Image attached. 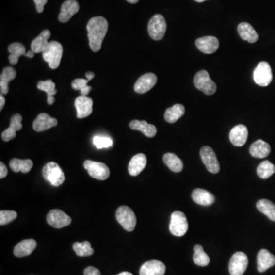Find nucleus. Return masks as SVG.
I'll use <instances>...</instances> for the list:
<instances>
[{
	"label": "nucleus",
	"instance_id": "39",
	"mask_svg": "<svg viewBox=\"0 0 275 275\" xmlns=\"http://www.w3.org/2000/svg\"><path fill=\"white\" fill-rule=\"evenodd\" d=\"M17 217V212L13 210L0 211V225L5 226L16 220Z\"/></svg>",
	"mask_w": 275,
	"mask_h": 275
},
{
	"label": "nucleus",
	"instance_id": "35",
	"mask_svg": "<svg viewBox=\"0 0 275 275\" xmlns=\"http://www.w3.org/2000/svg\"><path fill=\"white\" fill-rule=\"evenodd\" d=\"M194 250V254L193 259L195 264L198 266H207L210 262V259L208 255L204 252L203 247L200 244H196Z\"/></svg>",
	"mask_w": 275,
	"mask_h": 275
},
{
	"label": "nucleus",
	"instance_id": "14",
	"mask_svg": "<svg viewBox=\"0 0 275 275\" xmlns=\"http://www.w3.org/2000/svg\"><path fill=\"white\" fill-rule=\"evenodd\" d=\"M94 101L86 96H80L75 100L77 110V117L78 119H83L91 115L93 113Z\"/></svg>",
	"mask_w": 275,
	"mask_h": 275
},
{
	"label": "nucleus",
	"instance_id": "40",
	"mask_svg": "<svg viewBox=\"0 0 275 275\" xmlns=\"http://www.w3.org/2000/svg\"><path fill=\"white\" fill-rule=\"evenodd\" d=\"M94 144L98 149H102L111 147L113 142L109 137L95 136L94 138Z\"/></svg>",
	"mask_w": 275,
	"mask_h": 275
},
{
	"label": "nucleus",
	"instance_id": "31",
	"mask_svg": "<svg viewBox=\"0 0 275 275\" xmlns=\"http://www.w3.org/2000/svg\"><path fill=\"white\" fill-rule=\"evenodd\" d=\"M38 88L40 90L45 91L48 96V103L49 105L54 104L55 102L54 95L57 94L55 89V83L51 80H47L45 81H39L38 83Z\"/></svg>",
	"mask_w": 275,
	"mask_h": 275
},
{
	"label": "nucleus",
	"instance_id": "33",
	"mask_svg": "<svg viewBox=\"0 0 275 275\" xmlns=\"http://www.w3.org/2000/svg\"><path fill=\"white\" fill-rule=\"evenodd\" d=\"M163 161L169 169L174 172H180L183 170V162L173 153H166L163 157Z\"/></svg>",
	"mask_w": 275,
	"mask_h": 275
},
{
	"label": "nucleus",
	"instance_id": "2",
	"mask_svg": "<svg viewBox=\"0 0 275 275\" xmlns=\"http://www.w3.org/2000/svg\"><path fill=\"white\" fill-rule=\"evenodd\" d=\"M44 60L49 63L51 69H57L59 67L61 58L63 56V47L59 42H49L48 47L42 52Z\"/></svg>",
	"mask_w": 275,
	"mask_h": 275
},
{
	"label": "nucleus",
	"instance_id": "20",
	"mask_svg": "<svg viewBox=\"0 0 275 275\" xmlns=\"http://www.w3.org/2000/svg\"><path fill=\"white\" fill-rule=\"evenodd\" d=\"M58 125V120L51 118L50 115L46 113H41L37 116L35 120L33 122V129L34 131H44L50 129Z\"/></svg>",
	"mask_w": 275,
	"mask_h": 275
},
{
	"label": "nucleus",
	"instance_id": "19",
	"mask_svg": "<svg viewBox=\"0 0 275 275\" xmlns=\"http://www.w3.org/2000/svg\"><path fill=\"white\" fill-rule=\"evenodd\" d=\"M275 265V256L267 249L259 251L257 256V268L259 272H265Z\"/></svg>",
	"mask_w": 275,
	"mask_h": 275
},
{
	"label": "nucleus",
	"instance_id": "49",
	"mask_svg": "<svg viewBox=\"0 0 275 275\" xmlns=\"http://www.w3.org/2000/svg\"><path fill=\"white\" fill-rule=\"evenodd\" d=\"M133 275L132 274L130 273V272H123L122 273L119 274V275Z\"/></svg>",
	"mask_w": 275,
	"mask_h": 275
},
{
	"label": "nucleus",
	"instance_id": "37",
	"mask_svg": "<svg viewBox=\"0 0 275 275\" xmlns=\"http://www.w3.org/2000/svg\"><path fill=\"white\" fill-rule=\"evenodd\" d=\"M73 249L76 255L80 257H86L94 255V250L92 248L90 242L84 241L83 243H75L73 244Z\"/></svg>",
	"mask_w": 275,
	"mask_h": 275
},
{
	"label": "nucleus",
	"instance_id": "32",
	"mask_svg": "<svg viewBox=\"0 0 275 275\" xmlns=\"http://www.w3.org/2000/svg\"><path fill=\"white\" fill-rule=\"evenodd\" d=\"M256 207L259 212L268 216L270 220L275 222V204H274L272 201L266 199H262L257 202Z\"/></svg>",
	"mask_w": 275,
	"mask_h": 275
},
{
	"label": "nucleus",
	"instance_id": "23",
	"mask_svg": "<svg viewBox=\"0 0 275 275\" xmlns=\"http://www.w3.org/2000/svg\"><path fill=\"white\" fill-rule=\"evenodd\" d=\"M249 152L254 158L264 159L270 155L271 147L268 143L261 139H259L254 142L253 144L250 146Z\"/></svg>",
	"mask_w": 275,
	"mask_h": 275
},
{
	"label": "nucleus",
	"instance_id": "7",
	"mask_svg": "<svg viewBox=\"0 0 275 275\" xmlns=\"http://www.w3.org/2000/svg\"><path fill=\"white\" fill-rule=\"evenodd\" d=\"M167 30V23L162 15H155L148 23L147 31L150 37L155 41H159L164 38Z\"/></svg>",
	"mask_w": 275,
	"mask_h": 275
},
{
	"label": "nucleus",
	"instance_id": "42",
	"mask_svg": "<svg viewBox=\"0 0 275 275\" xmlns=\"http://www.w3.org/2000/svg\"><path fill=\"white\" fill-rule=\"evenodd\" d=\"M16 131L10 128V127L5 130L2 133V139L5 142H9V141L16 138Z\"/></svg>",
	"mask_w": 275,
	"mask_h": 275
},
{
	"label": "nucleus",
	"instance_id": "11",
	"mask_svg": "<svg viewBox=\"0 0 275 275\" xmlns=\"http://www.w3.org/2000/svg\"><path fill=\"white\" fill-rule=\"evenodd\" d=\"M200 157L203 164L210 172L212 174H217L220 172V163L218 162L216 153L209 146H204L200 150Z\"/></svg>",
	"mask_w": 275,
	"mask_h": 275
},
{
	"label": "nucleus",
	"instance_id": "3",
	"mask_svg": "<svg viewBox=\"0 0 275 275\" xmlns=\"http://www.w3.org/2000/svg\"><path fill=\"white\" fill-rule=\"evenodd\" d=\"M115 218L118 223L128 232H132L136 226L137 220L135 214L129 207L122 206L117 209Z\"/></svg>",
	"mask_w": 275,
	"mask_h": 275
},
{
	"label": "nucleus",
	"instance_id": "47",
	"mask_svg": "<svg viewBox=\"0 0 275 275\" xmlns=\"http://www.w3.org/2000/svg\"><path fill=\"white\" fill-rule=\"evenodd\" d=\"M94 77H95V74L93 72H87L86 74V80H88L89 81H91Z\"/></svg>",
	"mask_w": 275,
	"mask_h": 275
},
{
	"label": "nucleus",
	"instance_id": "25",
	"mask_svg": "<svg viewBox=\"0 0 275 275\" xmlns=\"http://www.w3.org/2000/svg\"><path fill=\"white\" fill-rule=\"evenodd\" d=\"M50 35L51 34L50 31L45 29L36 38L33 40L31 45V49L34 54L43 52L49 45V39Z\"/></svg>",
	"mask_w": 275,
	"mask_h": 275
},
{
	"label": "nucleus",
	"instance_id": "21",
	"mask_svg": "<svg viewBox=\"0 0 275 275\" xmlns=\"http://www.w3.org/2000/svg\"><path fill=\"white\" fill-rule=\"evenodd\" d=\"M37 246V243L34 239H25L20 242L14 248V255L18 258L25 257L32 253Z\"/></svg>",
	"mask_w": 275,
	"mask_h": 275
},
{
	"label": "nucleus",
	"instance_id": "38",
	"mask_svg": "<svg viewBox=\"0 0 275 275\" xmlns=\"http://www.w3.org/2000/svg\"><path fill=\"white\" fill-rule=\"evenodd\" d=\"M88 80L78 78L72 82V88L74 90H81L82 96H87L91 90V86H88Z\"/></svg>",
	"mask_w": 275,
	"mask_h": 275
},
{
	"label": "nucleus",
	"instance_id": "46",
	"mask_svg": "<svg viewBox=\"0 0 275 275\" xmlns=\"http://www.w3.org/2000/svg\"><path fill=\"white\" fill-rule=\"evenodd\" d=\"M0 111H2V109H3L4 105H5V103H6V100H5V97H4L3 95L1 94L0 96Z\"/></svg>",
	"mask_w": 275,
	"mask_h": 275
},
{
	"label": "nucleus",
	"instance_id": "9",
	"mask_svg": "<svg viewBox=\"0 0 275 275\" xmlns=\"http://www.w3.org/2000/svg\"><path fill=\"white\" fill-rule=\"evenodd\" d=\"M83 166L89 175L97 180H105L110 177V169L103 163L86 160L83 163Z\"/></svg>",
	"mask_w": 275,
	"mask_h": 275
},
{
	"label": "nucleus",
	"instance_id": "13",
	"mask_svg": "<svg viewBox=\"0 0 275 275\" xmlns=\"http://www.w3.org/2000/svg\"><path fill=\"white\" fill-rule=\"evenodd\" d=\"M157 81H158V78L155 74L147 73V74H143L136 81L134 86V90L138 94H146L155 86Z\"/></svg>",
	"mask_w": 275,
	"mask_h": 275
},
{
	"label": "nucleus",
	"instance_id": "10",
	"mask_svg": "<svg viewBox=\"0 0 275 275\" xmlns=\"http://www.w3.org/2000/svg\"><path fill=\"white\" fill-rule=\"evenodd\" d=\"M248 264V256L244 252L234 254L228 264V271L231 275H243L246 271Z\"/></svg>",
	"mask_w": 275,
	"mask_h": 275
},
{
	"label": "nucleus",
	"instance_id": "43",
	"mask_svg": "<svg viewBox=\"0 0 275 275\" xmlns=\"http://www.w3.org/2000/svg\"><path fill=\"white\" fill-rule=\"evenodd\" d=\"M35 6H36L37 12L42 13L44 11V7L48 2V0H34Z\"/></svg>",
	"mask_w": 275,
	"mask_h": 275
},
{
	"label": "nucleus",
	"instance_id": "24",
	"mask_svg": "<svg viewBox=\"0 0 275 275\" xmlns=\"http://www.w3.org/2000/svg\"><path fill=\"white\" fill-rule=\"evenodd\" d=\"M238 32L242 39L249 43H255L259 40V34L250 24L242 22L238 26Z\"/></svg>",
	"mask_w": 275,
	"mask_h": 275
},
{
	"label": "nucleus",
	"instance_id": "50",
	"mask_svg": "<svg viewBox=\"0 0 275 275\" xmlns=\"http://www.w3.org/2000/svg\"><path fill=\"white\" fill-rule=\"evenodd\" d=\"M139 0H127V2H129L131 4H135L139 2Z\"/></svg>",
	"mask_w": 275,
	"mask_h": 275
},
{
	"label": "nucleus",
	"instance_id": "17",
	"mask_svg": "<svg viewBox=\"0 0 275 275\" xmlns=\"http://www.w3.org/2000/svg\"><path fill=\"white\" fill-rule=\"evenodd\" d=\"M79 9V3L76 0H67L61 6L58 19L62 23H66L74 15L78 13Z\"/></svg>",
	"mask_w": 275,
	"mask_h": 275
},
{
	"label": "nucleus",
	"instance_id": "8",
	"mask_svg": "<svg viewBox=\"0 0 275 275\" xmlns=\"http://www.w3.org/2000/svg\"><path fill=\"white\" fill-rule=\"evenodd\" d=\"M253 78L256 84L260 86H268L272 83L273 76L269 64L266 61L260 62L254 70Z\"/></svg>",
	"mask_w": 275,
	"mask_h": 275
},
{
	"label": "nucleus",
	"instance_id": "4",
	"mask_svg": "<svg viewBox=\"0 0 275 275\" xmlns=\"http://www.w3.org/2000/svg\"><path fill=\"white\" fill-rule=\"evenodd\" d=\"M42 175L45 180L50 182L54 187H59L65 180L63 171L55 162H49L46 164L42 170Z\"/></svg>",
	"mask_w": 275,
	"mask_h": 275
},
{
	"label": "nucleus",
	"instance_id": "30",
	"mask_svg": "<svg viewBox=\"0 0 275 275\" xmlns=\"http://www.w3.org/2000/svg\"><path fill=\"white\" fill-rule=\"evenodd\" d=\"M185 113V107L181 104H175L167 109L164 113V119L169 123H175Z\"/></svg>",
	"mask_w": 275,
	"mask_h": 275
},
{
	"label": "nucleus",
	"instance_id": "45",
	"mask_svg": "<svg viewBox=\"0 0 275 275\" xmlns=\"http://www.w3.org/2000/svg\"><path fill=\"white\" fill-rule=\"evenodd\" d=\"M7 167H6V165L2 162H0V178L3 179V178L7 176Z\"/></svg>",
	"mask_w": 275,
	"mask_h": 275
},
{
	"label": "nucleus",
	"instance_id": "22",
	"mask_svg": "<svg viewBox=\"0 0 275 275\" xmlns=\"http://www.w3.org/2000/svg\"><path fill=\"white\" fill-rule=\"evenodd\" d=\"M147 164V158L144 154H138L132 157L129 164V173L131 176L139 175Z\"/></svg>",
	"mask_w": 275,
	"mask_h": 275
},
{
	"label": "nucleus",
	"instance_id": "48",
	"mask_svg": "<svg viewBox=\"0 0 275 275\" xmlns=\"http://www.w3.org/2000/svg\"><path fill=\"white\" fill-rule=\"evenodd\" d=\"M34 53L33 52L32 50H31L30 51H28L27 56H26V57L29 58H34Z\"/></svg>",
	"mask_w": 275,
	"mask_h": 275
},
{
	"label": "nucleus",
	"instance_id": "34",
	"mask_svg": "<svg viewBox=\"0 0 275 275\" xmlns=\"http://www.w3.org/2000/svg\"><path fill=\"white\" fill-rule=\"evenodd\" d=\"M9 166L14 172L18 173L22 171L24 174H26L32 168L33 162L30 159L21 160V159H13L9 162Z\"/></svg>",
	"mask_w": 275,
	"mask_h": 275
},
{
	"label": "nucleus",
	"instance_id": "36",
	"mask_svg": "<svg viewBox=\"0 0 275 275\" xmlns=\"http://www.w3.org/2000/svg\"><path fill=\"white\" fill-rule=\"evenodd\" d=\"M275 173V166L269 161H264L257 167V175L261 179H268Z\"/></svg>",
	"mask_w": 275,
	"mask_h": 275
},
{
	"label": "nucleus",
	"instance_id": "16",
	"mask_svg": "<svg viewBox=\"0 0 275 275\" xmlns=\"http://www.w3.org/2000/svg\"><path fill=\"white\" fill-rule=\"evenodd\" d=\"M248 136V129L244 125H237L229 132L231 143L236 147L244 146L246 143Z\"/></svg>",
	"mask_w": 275,
	"mask_h": 275
},
{
	"label": "nucleus",
	"instance_id": "6",
	"mask_svg": "<svg viewBox=\"0 0 275 275\" xmlns=\"http://www.w3.org/2000/svg\"><path fill=\"white\" fill-rule=\"evenodd\" d=\"M194 83L197 90H201L206 95H212L216 91V85L210 77L207 70H200L196 73Z\"/></svg>",
	"mask_w": 275,
	"mask_h": 275
},
{
	"label": "nucleus",
	"instance_id": "18",
	"mask_svg": "<svg viewBox=\"0 0 275 275\" xmlns=\"http://www.w3.org/2000/svg\"><path fill=\"white\" fill-rule=\"evenodd\" d=\"M166 267L164 263L157 260H151L144 263L139 271L140 275H164Z\"/></svg>",
	"mask_w": 275,
	"mask_h": 275
},
{
	"label": "nucleus",
	"instance_id": "26",
	"mask_svg": "<svg viewBox=\"0 0 275 275\" xmlns=\"http://www.w3.org/2000/svg\"><path fill=\"white\" fill-rule=\"evenodd\" d=\"M192 199L195 203L201 206H210L215 202V197L210 192L200 188L194 190Z\"/></svg>",
	"mask_w": 275,
	"mask_h": 275
},
{
	"label": "nucleus",
	"instance_id": "15",
	"mask_svg": "<svg viewBox=\"0 0 275 275\" xmlns=\"http://www.w3.org/2000/svg\"><path fill=\"white\" fill-rule=\"evenodd\" d=\"M196 45L201 52L210 54H213L218 50L220 42L216 37L205 36L196 39Z\"/></svg>",
	"mask_w": 275,
	"mask_h": 275
},
{
	"label": "nucleus",
	"instance_id": "1",
	"mask_svg": "<svg viewBox=\"0 0 275 275\" xmlns=\"http://www.w3.org/2000/svg\"><path fill=\"white\" fill-rule=\"evenodd\" d=\"M108 26L107 20L102 16L94 17L87 23L86 29L88 32L90 49L94 52H98L100 50L108 31Z\"/></svg>",
	"mask_w": 275,
	"mask_h": 275
},
{
	"label": "nucleus",
	"instance_id": "51",
	"mask_svg": "<svg viewBox=\"0 0 275 275\" xmlns=\"http://www.w3.org/2000/svg\"><path fill=\"white\" fill-rule=\"evenodd\" d=\"M195 1L197 2H204V1H206V0H195Z\"/></svg>",
	"mask_w": 275,
	"mask_h": 275
},
{
	"label": "nucleus",
	"instance_id": "12",
	"mask_svg": "<svg viewBox=\"0 0 275 275\" xmlns=\"http://www.w3.org/2000/svg\"><path fill=\"white\" fill-rule=\"evenodd\" d=\"M72 220L70 216L61 210H52L47 216V223L50 226L55 228H61L70 225Z\"/></svg>",
	"mask_w": 275,
	"mask_h": 275
},
{
	"label": "nucleus",
	"instance_id": "41",
	"mask_svg": "<svg viewBox=\"0 0 275 275\" xmlns=\"http://www.w3.org/2000/svg\"><path fill=\"white\" fill-rule=\"evenodd\" d=\"M22 117L19 114H15L11 118L10 121V128L13 129L16 131H20L22 129Z\"/></svg>",
	"mask_w": 275,
	"mask_h": 275
},
{
	"label": "nucleus",
	"instance_id": "44",
	"mask_svg": "<svg viewBox=\"0 0 275 275\" xmlns=\"http://www.w3.org/2000/svg\"><path fill=\"white\" fill-rule=\"evenodd\" d=\"M83 273H84V275H101L99 269L91 266L85 268Z\"/></svg>",
	"mask_w": 275,
	"mask_h": 275
},
{
	"label": "nucleus",
	"instance_id": "28",
	"mask_svg": "<svg viewBox=\"0 0 275 275\" xmlns=\"http://www.w3.org/2000/svg\"><path fill=\"white\" fill-rule=\"evenodd\" d=\"M16 77V70L13 67H6L0 75V92L2 95H6L9 92V83Z\"/></svg>",
	"mask_w": 275,
	"mask_h": 275
},
{
	"label": "nucleus",
	"instance_id": "29",
	"mask_svg": "<svg viewBox=\"0 0 275 275\" xmlns=\"http://www.w3.org/2000/svg\"><path fill=\"white\" fill-rule=\"evenodd\" d=\"M8 50L10 53V55L9 56V63L13 65H16L18 63L20 57L27 56L25 46L18 42H15L9 45Z\"/></svg>",
	"mask_w": 275,
	"mask_h": 275
},
{
	"label": "nucleus",
	"instance_id": "27",
	"mask_svg": "<svg viewBox=\"0 0 275 275\" xmlns=\"http://www.w3.org/2000/svg\"><path fill=\"white\" fill-rule=\"evenodd\" d=\"M129 127L132 130L142 131L146 136L153 138L157 134V128L154 125L148 124L146 121H131L129 123Z\"/></svg>",
	"mask_w": 275,
	"mask_h": 275
},
{
	"label": "nucleus",
	"instance_id": "5",
	"mask_svg": "<svg viewBox=\"0 0 275 275\" xmlns=\"http://www.w3.org/2000/svg\"><path fill=\"white\" fill-rule=\"evenodd\" d=\"M170 232L177 237H181L188 230V222L185 214L180 211H175L171 214Z\"/></svg>",
	"mask_w": 275,
	"mask_h": 275
}]
</instances>
